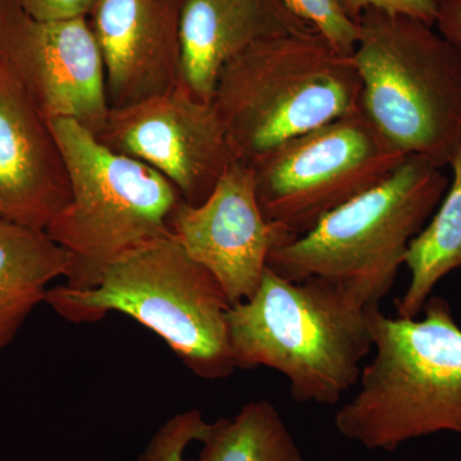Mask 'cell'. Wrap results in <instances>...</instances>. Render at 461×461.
Here are the masks:
<instances>
[{
  "label": "cell",
  "instance_id": "obj_9",
  "mask_svg": "<svg viewBox=\"0 0 461 461\" xmlns=\"http://www.w3.org/2000/svg\"><path fill=\"white\" fill-rule=\"evenodd\" d=\"M0 63L48 121L74 120L95 136L104 129L111 105L89 17L39 21L0 0Z\"/></svg>",
  "mask_w": 461,
  "mask_h": 461
},
{
  "label": "cell",
  "instance_id": "obj_7",
  "mask_svg": "<svg viewBox=\"0 0 461 461\" xmlns=\"http://www.w3.org/2000/svg\"><path fill=\"white\" fill-rule=\"evenodd\" d=\"M441 168L406 157L387 180L330 212L305 235L276 248L267 267L288 281L326 278L366 308L393 290L409 244L444 198Z\"/></svg>",
  "mask_w": 461,
  "mask_h": 461
},
{
  "label": "cell",
  "instance_id": "obj_14",
  "mask_svg": "<svg viewBox=\"0 0 461 461\" xmlns=\"http://www.w3.org/2000/svg\"><path fill=\"white\" fill-rule=\"evenodd\" d=\"M314 30L282 0H184L180 38L182 81L212 102L218 77L253 45Z\"/></svg>",
  "mask_w": 461,
  "mask_h": 461
},
{
  "label": "cell",
  "instance_id": "obj_2",
  "mask_svg": "<svg viewBox=\"0 0 461 461\" xmlns=\"http://www.w3.org/2000/svg\"><path fill=\"white\" fill-rule=\"evenodd\" d=\"M423 320L368 308L375 357L357 395L335 417L339 435L368 450L439 432L461 435V329L444 297L430 296Z\"/></svg>",
  "mask_w": 461,
  "mask_h": 461
},
{
  "label": "cell",
  "instance_id": "obj_19",
  "mask_svg": "<svg viewBox=\"0 0 461 461\" xmlns=\"http://www.w3.org/2000/svg\"><path fill=\"white\" fill-rule=\"evenodd\" d=\"M294 14L321 33L336 50L353 53L357 26L345 16L336 0H282Z\"/></svg>",
  "mask_w": 461,
  "mask_h": 461
},
{
  "label": "cell",
  "instance_id": "obj_23",
  "mask_svg": "<svg viewBox=\"0 0 461 461\" xmlns=\"http://www.w3.org/2000/svg\"><path fill=\"white\" fill-rule=\"evenodd\" d=\"M435 2L437 3V5H438V3L442 2V0H435Z\"/></svg>",
  "mask_w": 461,
  "mask_h": 461
},
{
  "label": "cell",
  "instance_id": "obj_13",
  "mask_svg": "<svg viewBox=\"0 0 461 461\" xmlns=\"http://www.w3.org/2000/svg\"><path fill=\"white\" fill-rule=\"evenodd\" d=\"M71 199L68 168L50 121L0 63V217L45 230Z\"/></svg>",
  "mask_w": 461,
  "mask_h": 461
},
{
  "label": "cell",
  "instance_id": "obj_5",
  "mask_svg": "<svg viewBox=\"0 0 461 461\" xmlns=\"http://www.w3.org/2000/svg\"><path fill=\"white\" fill-rule=\"evenodd\" d=\"M71 178V203L45 232L65 249V286H96L124 257L173 238L181 194L140 160L112 150L74 120L50 121Z\"/></svg>",
  "mask_w": 461,
  "mask_h": 461
},
{
  "label": "cell",
  "instance_id": "obj_18",
  "mask_svg": "<svg viewBox=\"0 0 461 461\" xmlns=\"http://www.w3.org/2000/svg\"><path fill=\"white\" fill-rule=\"evenodd\" d=\"M209 429L199 409L178 412L157 429L136 461H202L187 459L186 450L193 442H202Z\"/></svg>",
  "mask_w": 461,
  "mask_h": 461
},
{
  "label": "cell",
  "instance_id": "obj_15",
  "mask_svg": "<svg viewBox=\"0 0 461 461\" xmlns=\"http://www.w3.org/2000/svg\"><path fill=\"white\" fill-rule=\"evenodd\" d=\"M65 249L45 230L0 217V350L11 344L27 317L45 302L50 284L66 277Z\"/></svg>",
  "mask_w": 461,
  "mask_h": 461
},
{
  "label": "cell",
  "instance_id": "obj_22",
  "mask_svg": "<svg viewBox=\"0 0 461 461\" xmlns=\"http://www.w3.org/2000/svg\"><path fill=\"white\" fill-rule=\"evenodd\" d=\"M435 25L439 35L461 56V0H442L437 5Z\"/></svg>",
  "mask_w": 461,
  "mask_h": 461
},
{
  "label": "cell",
  "instance_id": "obj_12",
  "mask_svg": "<svg viewBox=\"0 0 461 461\" xmlns=\"http://www.w3.org/2000/svg\"><path fill=\"white\" fill-rule=\"evenodd\" d=\"M184 0H98L89 23L102 51L111 108L159 95L182 83Z\"/></svg>",
  "mask_w": 461,
  "mask_h": 461
},
{
  "label": "cell",
  "instance_id": "obj_16",
  "mask_svg": "<svg viewBox=\"0 0 461 461\" xmlns=\"http://www.w3.org/2000/svg\"><path fill=\"white\" fill-rule=\"evenodd\" d=\"M453 181L432 221L411 240L403 266L411 272L405 294L396 300L397 317L414 320L433 288L461 267V145L450 160Z\"/></svg>",
  "mask_w": 461,
  "mask_h": 461
},
{
  "label": "cell",
  "instance_id": "obj_1",
  "mask_svg": "<svg viewBox=\"0 0 461 461\" xmlns=\"http://www.w3.org/2000/svg\"><path fill=\"white\" fill-rule=\"evenodd\" d=\"M236 369L267 366L296 402L336 405L357 386L373 350L368 308L326 278L288 281L267 267L251 299L227 312Z\"/></svg>",
  "mask_w": 461,
  "mask_h": 461
},
{
  "label": "cell",
  "instance_id": "obj_17",
  "mask_svg": "<svg viewBox=\"0 0 461 461\" xmlns=\"http://www.w3.org/2000/svg\"><path fill=\"white\" fill-rule=\"evenodd\" d=\"M200 444L202 461H306L280 411L266 399L211 423Z\"/></svg>",
  "mask_w": 461,
  "mask_h": 461
},
{
  "label": "cell",
  "instance_id": "obj_20",
  "mask_svg": "<svg viewBox=\"0 0 461 461\" xmlns=\"http://www.w3.org/2000/svg\"><path fill=\"white\" fill-rule=\"evenodd\" d=\"M339 7L348 20L357 23L368 9L405 14L435 26L437 3L435 0H336Z\"/></svg>",
  "mask_w": 461,
  "mask_h": 461
},
{
  "label": "cell",
  "instance_id": "obj_10",
  "mask_svg": "<svg viewBox=\"0 0 461 461\" xmlns=\"http://www.w3.org/2000/svg\"><path fill=\"white\" fill-rule=\"evenodd\" d=\"M96 138L105 147L156 169L199 205L236 159L213 102L182 83L126 107L111 108Z\"/></svg>",
  "mask_w": 461,
  "mask_h": 461
},
{
  "label": "cell",
  "instance_id": "obj_21",
  "mask_svg": "<svg viewBox=\"0 0 461 461\" xmlns=\"http://www.w3.org/2000/svg\"><path fill=\"white\" fill-rule=\"evenodd\" d=\"M98 0H16L29 16L39 21L89 17Z\"/></svg>",
  "mask_w": 461,
  "mask_h": 461
},
{
  "label": "cell",
  "instance_id": "obj_6",
  "mask_svg": "<svg viewBox=\"0 0 461 461\" xmlns=\"http://www.w3.org/2000/svg\"><path fill=\"white\" fill-rule=\"evenodd\" d=\"M362 111L403 156L450 165L461 145V56L432 25L379 9L357 23Z\"/></svg>",
  "mask_w": 461,
  "mask_h": 461
},
{
  "label": "cell",
  "instance_id": "obj_11",
  "mask_svg": "<svg viewBox=\"0 0 461 461\" xmlns=\"http://www.w3.org/2000/svg\"><path fill=\"white\" fill-rule=\"evenodd\" d=\"M172 235L214 276L230 305L254 296L269 254L296 239L267 220L253 168L241 160L227 168L202 204L181 203L173 215Z\"/></svg>",
  "mask_w": 461,
  "mask_h": 461
},
{
  "label": "cell",
  "instance_id": "obj_3",
  "mask_svg": "<svg viewBox=\"0 0 461 461\" xmlns=\"http://www.w3.org/2000/svg\"><path fill=\"white\" fill-rule=\"evenodd\" d=\"M233 156L251 165L291 139L362 109L351 54L315 30L259 42L224 66L213 99Z\"/></svg>",
  "mask_w": 461,
  "mask_h": 461
},
{
  "label": "cell",
  "instance_id": "obj_4",
  "mask_svg": "<svg viewBox=\"0 0 461 461\" xmlns=\"http://www.w3.org/2000/svg\"><path fill=\"white\" fill-rule=\"evenodd\" d=\"M45 303L72 323H93L111 312L157 333L199 378H229L230 303L213 275L169 238L109 267L96 286L50 288Z\"/></svg>",
  "mask_w": 461,
  "mask_h": 461
},
{
  "label": "cell",
  "instance_id": "obj_8",
  "mask_svg": "<svg viewBox=\"0 0 461 461\" xmlns=\"http://www.w3.org/2000/svg\"><path fill=\"white\" fill-rule=\"evenodd\" d=\"M405 159L359 109L284 142L250 166L267 220L300 238L387 180Z\"/></svg>",
  "mask_w": 461,
  "mask_h": 461
}]
</instances>
